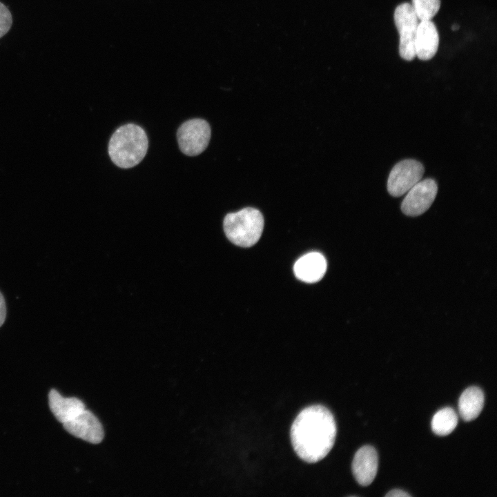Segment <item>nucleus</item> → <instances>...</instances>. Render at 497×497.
<instances>
[{"instance_id": "obj_1", "label": "nucleus", "mask_w": 497, "mask_h": 497, "mask_svg": "<svg viewBox=\"0 0 497 497\" xmlns=\"http://www.w3.org/2000/svg\"><path fill=\"white\" fill-rule=\"evenodd\" d=\"M336 424L331 412L322 405L302 409L291 428V440L297 455L306 462H316L332 449Z\"/></svg>"}, {"instance_id": "obj_2", "label": "nucleus", "mask_w": 497, "mask_h": 497, "mask_svg": "<svg viewBox=\"0 0 497 497\" xmlns=\"http://www.w3.org/2000/svg\"><path fill=\"white\" fill-rule=\"evenodd\" d=\"M148 146V137L144 130L137 125L128 124L117 128L113 134L108 144V153L115 165L129 168L144 159Z\"/></svg>"}, {"instance_id": "obj_3", "label": "nucleus", "mask_w": 497, "mask_h": 497, "mask_svg": "<svg viewBox=\"0 0 497 497\" xmlns=\"http://www.w3.org/2000/svg\"><path fill=\"white\" fill-rule=\"evenodd\" d=\"M223 226L225 234L231 242L240 246L249 247L259 240L264 228V218L260 211L247 207L227 214Z\"/></svg>"}, {"instance_id": "obj_4", "label": "nucleus", "mask_w": 497, "mask_h": 497, "mask_svg": "<svg viewBox=\"0 0 497 497\" xmlns=\"http://www.w3.org/2000/svg\"><path fill=\"white\" fill-rule=\"evenodd\" d=\"M393 18L400 35L399 54L406 61H411L416 57L414 41L420 20L409 3L398 6Z\"/></svg>"}, {"instance_id": "obj_5", "label": "nucleus", "mask_w": 497, "mask_h": 497, "mask_svg": "<svg viewBox=\"0 0 497 497\" xmlns=\"http://www.w3.org/2000/svg\"><path fill=\"white\" fill-rule=\"evenodd\" d=\"M177 137L181 151L188 156H196L208 146L211 128L208 123L202 119H192L179 126Z\"/></svg>"}, {"instance_id": "obj_6", "label": "nucleus", "mask_w": 497, "mask_h": 497, "mask_svg": "<svg viewBox=\"0 0 497 497\" xmlns=\"http://www.w3.org/2000/svg\"><path fill=\"white\" fill-rule=\"evenodd\" d=\"M423 165L411 159L397 163L391 169L388 180L387 190L393 197H400L418 183L424 174Z\"/></svg>"}, {"instance_id": "obj_7", "label": "nucleus", "mask_w": 497, "mask_h": 497, "mask_svg": "<svg viewBox=\"0 0 497 497\" xmlns=\"http://www.w3.org/2000/svg\"><path fill=\"white\" fill-rule=\"evenodd\" d=\"M437 192L438 185L434 179L420 180L407 191L401 204L402 212L411 217L423 214L431 206Z\"/></svg>"}, {"instance_id": "obj_8", "label": "nucleus", "mask_w": 497, "mask_h": 497, "mask_svg": "<svg viewBox=\"0 0 497 497\" xmlns=\"http://www.w3.org/2000/svg\"><path fill=\"white\" fill-rule=\"evenodd\" d=\"M63 425L69 433L92 444L101 442L104 436L103 427L98 418L86 409Z\"/></svg>"}, {"instance_id": "obj_9", "label": "nucleus", "mask_w": 497, "mask_h": 497, "mask_svg": "<svg viewBox=\"0 0 497 497\" xmlns=\"http://www.w3.org/2000/svg\"><path fill=\"white\" fill-rule=\"evenodd\" d=\"M378 458L376 449L363 446L355 453L352 462V472L356 481L362 486L370 485L378 470Z\"/></svg>"}, {"instance_id": "obj_10", "label": "nucleus", "mask_w": 497, "mask_h": 497, "mask_svg": "<svg viewBox=\"0 0 497 497\" xmlns=\"http://www.w3.org/2000/svg\"><path fill=\"white\" fill-rule=\"evenodd\" d=\"M439 35L431 21H420L414 41L416 57L422 61L431 59L437 52Z\"/></svg>"}, {"instance_id": "obj_11", "label": "nucleus", "mask_w": 497, "mask_h": 497, "mask_svg": "<svg viewBox=\"0 0 497 497\" xmlns=\"http://www.w3.org/2000/svg\"><path fill=\"white\" fill-rule=\"evenodd\" d=\"M327 270L325 257L320 253H309L300 259L294 264L293 271L300 280L313 283L320 280Z\"/></svg>"}, {"instance_id": "obj_12", "label": "nucleus", "mask_w": 497, "mask_h": 497, "mask_svg": "<svg viewBox=\"0 0 497 497\" xmlns=\"http://www.w3.org/2000/svg\"><path fill=\"white\" fill-rule=\"evenodd\" d=\"M48 400L50 411L62 424L73 419L85 409L81 400L75 397L64 398L55 389L50 391Z\"/></svg>"}, {"instance_id": "obj_13", "label": "nucleus", "mask_w": 497, "mask_h": 497, "mask_svg": "<svg viewBox=\"0 0 497 497\" xmlns=\"http://www.w3.org/2000/svg\"><path fill=\"white\" fill-rule=\"evenodd\" d=\"M485 397L483 391L477 387L466 389L458 400V410L461 418L465 421L476 418L484 406Z\"/></svg>"}, {"instance_id": "obj_14", "label": "nucleus", "mask_w": 497, "mask_h": 497, "mask_svg": "<svg viewBox=\"0 0 497 497\" xmlns=\"http://www.w3.org/2000/svg\"><path fill=\"white\" fill-rule=\"evenodd\" d=\"M458 424V416L451 407H445L438 411L431 420L433 431L438 436H446L451 433Z\"/></svg>"}, {"instance_id": "obj_15", "label": "nucleus", "mask_w": 497, "mask_h": 497, "mask_svg": "<svg viewBox=\"0 0 497 497\" xmlns=\"http://www.w3.org/2000/svg\"><path fill=\"white\" fill-rule=\"evenodd\" d=\"M411 6L420 21H428L438 13L440 0H412Z\"/></svg>"}, {"instance_id": "obj_16", "label": "nucleus", "mask_w": 497, "mask_h": 497, "mask_svg": "<svg viewBox=\"0 0 497 497\" xmlns=\"http://www.w3.org/2000/svg\"><path fill=\"white\" fill-rule=\"evenodd\" d=\"M12 23V15L8 8L0 2V38L10 29Z\"/></svg>"}, {"instance_id": "obj_17", "label": "nucleus", "mask_w": 497, "mask_h": 497, "mask_svg": "<svg viewBox=\"0 0 497 497\" xmlns=\"http://www.w3.org/2000/svg\"><path fill=\"white\" fill-rule=\"evenodd\" d=\"M6 318V305L3 295L0 291V327L3 324Z\"/></svg>"}, {"instance_id": "obj_18", "label": "nucleus", "mask_w": 497, "mask_h": 497, "mask_svg": "<svg viewBox=\"0 0 497 497\" xmlns=\"http://www.w3.org/2000/svg\"><path fill=\"white\" fill-rule=\"evenodd\" d=\"M385 496L387 497H406L411 496L407 492L400 489H393L387 493Z\"/></svg>"}, {"instance_id": "obj_19", "label": "nucleus", "mask_w": 497, "mask_h": 497, "mask_svg": "<svg viewBox=\"0 0 497 497\" xmlns=\"http://www.w3.org/2000/svg\"><path fill=\"white\" fill-rule=\"evenodd\" d=\"M458 29H459V26H458V24H454V25L451 26V30H457Z\"/></svg>"}]
</instances>
